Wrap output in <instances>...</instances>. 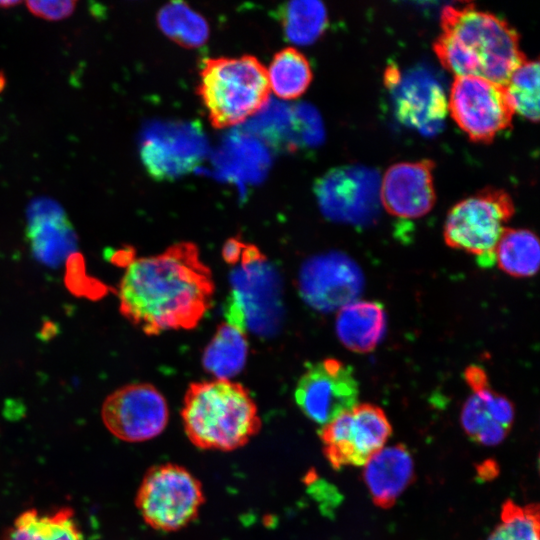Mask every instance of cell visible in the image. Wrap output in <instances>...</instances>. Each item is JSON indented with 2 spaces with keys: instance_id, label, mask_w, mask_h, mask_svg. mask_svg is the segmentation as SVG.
Listing matches in <instances>:
<instances>
[{
  "instance_id": "6da1fadb",
  "label": "cell",
  "mask_w": 540,
  "mask_h": 540,
  "mask_svg": "<svg viewBox=\"0 0 540 540\" xmlns=\"http://www.w3.org/2000/svg\"><path fill=\"white\" fill-rule=\"evenodd\" d=\"M211 271L194 243L131 260L118 287L121 314L147 335L192 329L212 304Z\"/></svg>"
},
{
  "instance_id": "7a4b0ae2",
  "label": "cell",
  "mask_w": 540,
  "mask_h": 540,
  "mask_svg": "<svg viewBox=\"0 0 540 540\" xmlns=\"http://www.w3.org/2000/svg\"><path fill=\"white\" fill-rule=\"evenodd\" d=\"M433 49L455 77L474 76L500 85L526 59L516 30L472 3L442 9L441 34Z\"/></svg>"
},
{
  "instance_id": "3957f363",
  "label": "cell",
  "mask_w": 540,
  "mask_h": 540,
  "mask_svg": "<svg viewBox=\"0 0 540 540\" xmlns=\"http://www.w3.org/2000/svg\"><path fill=\"white\" fill-rule=\"evenodd\" d=\"M181 415L188 439L204 450L238 449L261 427L257 406L248 390L225 379L192 383Z\"/></svg>"
},
{
  "instance_id": "277c9868",
  "label": "cell",
  "mask_w": 540,
  "mask_h": 540,
  "mask_svg": "<svg viewBox=\"0 0 540 540\" xmlns=\"http://www.w3.org/2000/svg\"><path fill=\"white\" fill-rule=\"evenodd\" d=\"M267 69L252 55L209 58L197 87L211 125L221 129L262 110L270 95Z\"/></svg>"
},
{
  "instance_id": "5b68a950",
  "label": "cell",
  "mask_w": 540,
  "mask_h": 540,
  "mask_svg": "<svg viewBox=\"0 0 540 540\" xmlns=\"http://www.w3.org/2000/svg\"><path fill=\"white\" fill-rule=\"evenodd\" d=\"M237 264L230 277L227 323L244 333L270 335L282 318L278 274L257 247L246 243Z\"/></svg>"
},
{
  "instance_id": "8992f818",
  "label": "cell",
  "mask_w": 540,
  "mask_h": 540,
  "mask_svg": "<svg viewBox=\"0 0 540 540\" xmlns=\"http://www.w3.org/2000/svg\"><path fill=\"white\" fill-rule=\"evenodd\" d=\"M204 498L200 481L189 470L165 463L155 465L145 473L135 505L151 528L174 532L197 518Z\"/></svg>"
},
{
  "instance_id": "52a82bcc",
  "label": "cell",
  "mask_w": 540,
  "mask_h": 540,
  "mask_svg": "<svg viewBox=\"0 0 540 540\" xmlns=\"http://www.w3.org/2000/svg\"><path fill=\"white\" fill-rule=\"evenodd\" d=\"M514 212L506 191L485 188L449 210L443 230L445 243L477 256L484 266L492 264L497 242Z\"/></svg>"
},
{
  "instance_id": "ba28073f",
  "label": "cell",
  "mask_w": 540,
  "mask_h": 540,
  "mask_svg": "<svg viewBox=\"0 0 540 540\" xmlns=\"http://www.w3.org/2000/svg\"><path fill=\"white\" fill-rule=\"evenodd\" d=\"M392 433L384 411L370 403L356 404L322 426L319 436L323 453L334 469L364 466L382 449Z\"/></svg>"
},
{
  "instance_id": "9c48e42d",
  "label": "cell",
  "mask_w": 540,
  "mask_h": 540,
  "mask_svg": "<svg viewBox=\"0 0 540 540\" xmlns=\"http://www.w3.org/2000/svg\"><path fill=\"white\" fill-rule=\"evenodd\" d=\"M379 172L363 165H347L326 173L316 184L323 214L330 220L366 226L374 223L382 207Z\"/></svg>"
},
{
  "instance_id": "30bf717a",
  "label": "cell",
  "mask_w": 540,
  "mask_h": 540,
  "mask_svg": "<svg viewBox=\"0 0 540 540\" xmlns=\"http://www.w3.org/2000/svg\"><path fill=\"white\" fill-rule=\"evenodd\" d=\"M397 119L424 136H434L444 127L448 100L436 74L425 66L400 71L389 66L385 72Z\"/></svg>"
},
{
  "instance_id": "8fae6325",
  "label": "cell",
  "mask_w": 540,
  "mask_h": 540,
  "mask_svg": "<svg viewBox=\"0 0 540 540\" xmlns=\"http://www.w3.org/2000/svg\"><path fill=\"white\" fill-rule=\"evenodd\" d=\"M448 111L467 136L475 142H491L511 126L513 110L503 85L474 76L455 77Z\"/></svg>"
},
{
  "instance_id": "7c38bea8",
  "label": "cell",
  "mask_w": 540,
  "mask_h": 540,
  "mask_svg": "<svg viewBox=\"0 0 540 540\" xmlns=\"http://www.w3.org/2000/svg\"><path fill=\"white\" fill-rule=\"evenodd\" d=\"M101 417L115 437L126 442L155 438L168 423V406L153 385L133 383L120 387L103 402Z\"/></svg>"
},
{
  "instance_id": "4fadbf2b",
  "label": "cell",
  "mask_w": 540,
  "mask_h": 540,
  "mask_svg": "<svg viewBox=\"0 0 540 540\" xmlns=\"http://www.w3.org/2000/svg\"><path fill=\"white\" fill-rule=\"evenodd\" d=\"M359 396L352 369L334 358L308 364L295 389L302 412L321 426L351 410Z\"/></svg>"
},
{
  "instance_id": "5bb4252c",
  "label": "cell",
  "mask_w": 540,
  "mask_h": 540,
  "mask_svg": "<svg viewBox=\"0 0 540 540\" xmlns=\"http://www.w3.org/2000/svg\"><path fill=\"white\" fill-rule=\"evenodd\" d=\"M298 282L308 305L330 312L356 300L363 290L364 277L349 256L333 251L309 258L301 267Z\"/></svg>"
},
{
  "instance_id": "9a60e30c",
  "label": "cell",
  "mask_w": 540,
  "mask_h": 540,
  "mask_svg": "<svg viewBox=\"0 0 540 540\" xmlns=\"http://www.w3.org/2000/svg\"><path fill=\"white\" fill-rule=\"evenodd\" d=\"M206 142L200 129L184 122L158 123L147 130L140 156L148 174L157 180L190 172L204 157Z\"/></svg>"
},
{
  "instance_id": "2e32d148",
  "label": "cell",
  "mask_w": 540,
  "mask_h": 540,
  "mask_svg": "<svg viewBox=\"0 0 540 540\" xmlns=\"http://www.w3.org/2000/svg\"><path fill=\"white\" fill-rule=\"evenodd\" d=\"M431 160L399 162L390 166L380 183L382 207L406 219L423 217L433 208L436 195Z\"/></svg>"
},
{
  "instance_id": "e0dca14e",
  "label": "cell",
  "mask_w": 540,
  "mask_h": 540,
  "mask_svg": "<svg viewBox=\"0 0 540 540\" xmlns=\"http://www.w3.org/2000/svg\"><path fill=\"white\" fill-rule=\"evenodd\" d=\"M515 411L512 402L490 386L473 392L461 411V425L475 442L485 446L501 443L509 433Z\"/></svg>"
},
{
  "instance_id": "ac0fdd59",
  "label": "cell",
  "mask_w": 540,
  "mask_h": 540,
  "mask_svg": "<svg viewBox=\"0 0 540 540\" xmlns=\"http://www.w3.org/2000/svg\"><path fill=\"white\" fill-rule=\"evenodd\" d=\"M413 478V459L402 444L383 447L364 464V482L380 508L392 507Z\"/></svg>"
},
{
  "instance_id": "d6986e66",
  "label": "cell",
  "mask_w": 540,
  "mask_h": 540,
  "mask_svg": "<svg viewBox=\"0 0 540 540\" xmlns=\"http://www.w3.org/2000/svg\"><path fill=\"white\" fill-rule=\"evenodd\" d=\"M28 238L36 256L55 264L75 246V234L63 210L53 201L35 202L30 211Z\"/></svg>"
},
{
  "instance_id": "ffe728a7",
  "label": "cell",
  "mask_w": 540,
  "mask_h": 540,
  "mask_svg": "<svg viewBox=\"0 0 540 540\" xmlns=\"http://www.w3.org/2000/svg\"><path fill=\"white\" fill-rule=\"evenodd\" d=\"M386 324V313L380 303L355 300L338 310L335 329L347 349L368 353L382 340Z\"/></svg>"
},
{
  "instance_id": "44dd1931",
  "label": "cell",
  "mask_w": 540,
  "mask_h": 540,
  "mask_svg": "<svg viewBox=\"0 0 540 540\" xmlns=\"http://www.w3.org/2000/svg\"><path fill=\"white\" fill-rule=\"evenodd\" d=\"M3 540H84L70 507L28 509L14 520Z\"/></svg>"
},
{
  "instance_id": "7402d4cb",
  "label": "cell",
  "mask_w": 540,
  "mask_h": 540,
  "mask_svg": "<svg viewBox=\"0 0 540 540\" xmlns=\"http://www.w3.org/2000/svg\"><path fill=\"white\" fill-rule=\"evenodd\" d=\"M494 262L506 274L526 278L534 276L540 266V243L527 229L506 227L494 250Z\"/></svg>"
},
{
  "instance_id": "603a6c76",
  "label": "cell",
  "mask_w": 540,
  "mask_h": 540,
  "mask_svg": "<svg viewBox=\"0 0 540 540\" xmlns=\"http://www.w3.org/2000/svg\"><path fill=\"white\" fill-rule=\"evenodd\" d=\"M247 353L245 333L229 323H223L205 348L202 362L216 379L229 380L243 369Z\"/></svg>"
},
{
  "instance_id": "cb8c5ba5",
  "label": "cell",
  "mask_w": 540,
  "mask_h": 540,
  "mask_svg": "<svg viewBox=\"0 0 540 540\" xmlns=\"http://www.w3.org/2000/svg\"><path fill=\"white\" fill-rule=\"evenodd\" d=\"M270 90L285 100L300 97L312 81V69L303 53L294 47L278 51L267 70Z\"/></svg>"
},
{
  "instance_id": "d4e9b609",
  "label": "cell",
  "mask_w": 540,
  "mask_h": 540,
  "mask_svg": "<svg viewBox=\"0 0 540 540\" xmlns=\"http://www.w3.org/2000/svg\"><path fill=\"white\" fill-rule=\"evenodd\" d=\"M286 38L298 45L315 42L325 31L328 23L324 4L315 0L291 1L278 11Z\"/></svg>"
},
{
  "instance_id": "484cf974",
  "label": "cell",
  "mask_w": 540,
  "mask_h": 540,
  "mask_svg": "<svg viewBox=\"0 0 540 540\" xmlns=\"http://www.w3.org/2000/svg\"><path fill=\"white\" fill-rule=\"evenodd\" d=\"M157 23L167 37L186 48L199 47L208 39L206 20L183 2H171L161 8Z\"/></svg>"
},
{
  "instance_id": "4316f807",
  "label": "cell",
  "mask_w": 540,
  "mask_h": 540,
  "mask_svg": "<svg viewBox=\"0 0 540 540\" xmlns=\"http://www.w3.org/2000/svg\"><path fill=\"white\" fill-rule=\"evenodd\" d=\"M513 112L537 122L539 120V63L525 59L503 85Z\"/></svg>"
},
{
  "instance_id": "83f0119b",
  "label": "cell",
  "mask_w": 540,
  "mask_h": 540,
  "mask_svg": "<svg viewBox=\"0 0 540 540\" xmlns=\"http://www.w3.org/2000/svg\"><path fill=\"white\" fill-rule=\"evenodd\" d=\"M539 505L521 506L506 500L501 508L500 523L487 540H540Z\"/></svg>"
},
{
  "instance_id": "f1b7e54d",
  "label": "cell",
  "mask_w": 540,
  "mask_h": 540,
  "mask_svg": "<svg viewBox=\"0 0 540 540\" xmlns=\"http://www.w3.org/2000/svg\"><path fill=\"white\" fill-rule=\"evenodd\" d=\"M75 1H28V10L37 17L46 20H62L69 17L75 10Z\"/></svg>"
},
{
  "instance_id": "f546056e",
  "label": "cell",
  "mask_w": 540,
  "mask_h": 540,
  "mask_svg": "<svg viewBox=\"0 0 540 540\" xmlns=\"http://www.w3.org/2000/svg\"><path fill=\"white\" fill-rule=\"evenodd\" d=\"M464 378L473 392L489 387L488 377L483 368L471 365L464 371Z\"/></svg>"
},
{
  "instance_id": "4dcf8cb0",
  "label": "cell",
  "mask_w": 540,
  "mask_h": 540,
  "mask_svg": "<svg viewBox=\"0 0 540 540\" xmlns=\"http://www.w3.org/2000/svg\"><path fill=\"white\" fill-rule=\"evenodd\" d=\"M245 243L237 238H231L226 241L222 249L224 260L231 265H236L242 255Z\"/></svg>"
},
{
  "instance_id": "1f68e13d",
  "label": "cell",
  "mask_w": 540,
  "mask_h": 540,
  "mask_svg": "<svg viewBox=\"0 0 540 540\" xmlns=\"http://www.w3.org/2000/svg\"><path fill=\"white\" fill-rule=\"evenodd\" d=\"M20 1H0V8H9L20 4Z\"/></svg>"
},
{
  "instance_id": "d6a6232c",
  "label": "cell",
  "mask_w": 540,
  "mask_h": 540,
  "mask_svg": "<svg viewBox=\"0 0 540 540\" xmlns=\"http://www.w3.org/2000/svg\"><path fill=\"white\" fill-rule=\"evenodd\" d=\"M4 84H5L4 76H3L2 73H0V92H1L2 89L4 88Z\"/></svg>"
}]
</instances>
